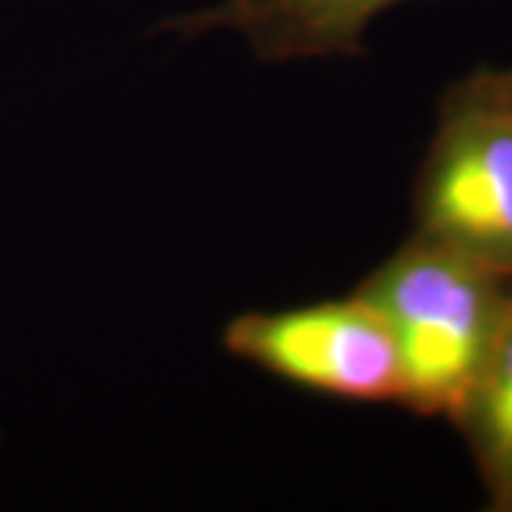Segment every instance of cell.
Returning <instances> with one entry per match:
<instances>
[{
    "mask_svg": "<svg viewBox=\"0 0 512 512\" xmlns=\"http://www.w3.org/2000/svg\"><path fill=\"white\" fill-rule=\"evenodd\" d=\"M356 293L382 313L396 339L402 407L456 419L510 319V276L413 231Z\"/></svg>",
    "mask_w": 512,
    "mask_h": 512,
    "instance_id": "6da1fadb",
    "label": "cell"
},
{
    "mask_svg": "<svg viewBox=\"0 0 512 512\" xmlns=\"http://www.w3.org/2000/svg\"><path fill=\"white\" fill-rule=\"evenodd\" d=\"M416 234L512 279V97L495 69L441 97L413 194Z\"/></svg>",
    "mask_w": 512,
    "mask_h": 512,
    "instance_id": "7a4b0ae2",
    "label": "cell"
},
{
    "mask_svg": "<svg viewBox=\"0 0 512 512\" xmlns=\"http://www.w3.org/2000/svg\"><path fill=\"white\" fill-rule=\"evenodd\" d=\"M231 356L319 396L359 404H402L396 339L365 296L313 302L288 311H254L222 333Z\"/></svg>",
    "mask_w": 512,
    "mask_h": 512,
    "instance_id": "3957f363",
    "label": "cell"
},
{
    "mask_svg": "<svg viewBox=\"0 0 512 512\" xmlns=\"http://www.w3.org/2000/svg\"><path fill=\"white\" fill-rule=\"evenodd\" d=\"M407 0H220L217 6L165 20L160 32L197 37L231 29L259 60L288 63L362 55L365 32L382 12Z\"/></svg>",
    "mask_w": 512,
    "mask_h": 512,
    "instance_id": "277c9868",
    "label": "cell"
},
{
    "mask_svg": "<svg viewBox=\"0 0 512 512\" xmlns=\"http://www.w3.org/2000/svg\"><path fill=\"white\" fill-rule=\"evenodd\" d=\"M453 424L473 453L490 510L512 512V311Z\"/></svg>",
    "mask_w": 512,
    "mask_h": 512,
    "instance_id": "5b68a950",
    "label": "cell"
},
{
    "mask_svg": "<svg viewBox=\"0 0 512 512\" xmlns=\"http://www.w3.org/2000/svg\"><path fill=\"white\" fill-rule=\"evenodd\" d=\"M498 74V80H501V86L507 89V94L512 97V69H504V72H495Z\"/></svg>",
    "mask_w": 512,
    "mask_h": 512,
    "instance_id": "8992f818",
    "label": "cell"
}]
</instances>
